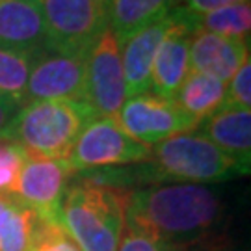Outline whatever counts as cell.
<instances>
[{
    "mask_svg": "<svg viewBox=\"0 0 251 251\" xmlns=\"http://www.w3.org/2000/svg\"><path fill=\"white\" fill-rule=\"evenodd\" d=\"M222 216L220 196L205 184H154L128 194L125 227L186 251L214 236Z\"/></svg>",
    "mask_w": 251,
    "mask_h": 251,
    "instance_id": "cell-1",
    "label": "cell"
},
{
    "mask_svg": "<svg viewBox=\"0 0 251 251\" xmlns=\"http://www.w3.org/2000/svg\"><path fill=\"white\" fill-rule=\"evenodd\" d=\"M128 192L80 177L67 186L60 224L80 251H117Z\"/></svg>",
    "mask_w": 251,
    "mask_h": 251,
    "instance_id": "cell-2",
    "label": "cell"
},
{
    "mask_svg": "<svg viewBox=\"0 0 251 251\" xmlns=\"http://www.w3.org/2000/svg\"><path fill=\"white\" fill-rule=\"evenodd\" d=\"M84 100L58 99L26 102L8 126L4 140H11L37 158H67L84 126L95 119Z\"/></svg>",
    "mask_w": 251,
    "mask_h": 251,
    "instance_id": "cell-3",
    "label": "cell"
},
{
    "mask_svg": "<svg viewBox=\"0 0 251 251\" xmlns=\"http://www.w3.org/2000/svg\"><path fill=\"white\" fill-rule=\"evenodd\" d=\"M140 182L208 184L244 175L236 162L201 134L171 136L151 147L147 162L138 164Z\"/></svg>",
    "mask_w": 251,
    "mask_h": 251,
    "instance_id": "cell-4",
    "label": "cell"
},
{
    "mask_svg": "<svg viewBox=\"0 0 251 251\" xmlns=\"http://www.w3.org/2000/svg\"><path fill=\"white\" fill-rule=\"evenodd\" d=\"M49 49L88 54L108 28V0H41Z\"/></svg>",
    "mask_w": 251,
    "mask_h": 251,
    "instance_id": "cell-5",
    "label": "cell"
},
{
    "mask_svg": "<svg viewBox=\"0 0 251 251\" xmlns=\"http://www.w3.org/2000/svg\"><path fill=\"white\" fill-rule=\"evenodd\" d=\"M149 156L151 147L125 134L114 117H95L76 138L67 162L76 173L142 164Z\"/></svg>",
    "mask_w": 251,
    "mask_h": 251,
    "instance_id": "cell-6",
    "label": "cell"
},
{
    "mask_svg": "<svg viewBox=\"0 0 251 251\" xmlns=\"http://www.w3.org/2000/svg\"><path fill=\"white\" fill-rule=\"evenodd\" d=\"M82 100L97 117H116L126 100L121 52L110 28L102 32L86 56Z\"/></svg>",
    "mask_w": 251,
    "mask_h": 251,
    "instance_id": "cell-7",
    "label": "cell"
},
{
    "mask_svg": "<svg viewBox=\"0 0 251 251\" xmlns=\"http://www.w3.org/2000/svg\"><path fill=\"white\" fill-rule=\"evenodd\" d=\"M114 119L125 134L149 147L199 126L173 100H164L149 91L128 97Z\"/></svg>",
    "mask_w": 251,
    "mask_h": 251,
    "instance_id": "cell-8",
    "label": "cell"
},
{
    "mask_svg": "<svg viewBox=\"0 0 251 251\" xmlns=\"http://www.w3.org/2000/svg\"><path fill=\"white\" fill-rule=\"evenodd\" d=\"M73 173L67 158L26 156L11 196L39 220L60 224L62 201Z\"/></svg>",
    "mask_w": 251,
    "mask_h": 251,
    "instance_id": "cell-9",
    "label": "cell"
},
{
    "mask_svg": "<svg viewBox=\"0 0 251 251\" xmlns=\"http://www.w3.org/2000/svg\"><path fill=\"white\" fill-rule=\"evenodd\" d=\"M86 56L62 54L52 49L37 52L32 60L23 104L58 99L82 100Z\"/></svg>",
    "mask_w": 251,
    "mask_h": 251,
    "instance_id": "cell-10",
    "label": "cell"
},
{
    "mask_svg": "<svg viewBox=\"0 0 251 251\" xmlns=\"http://www.w3.org/2000/svg\"><path fill=\"white\" fill-rule=\"evenodd\" d=\"M173 26L166 34L158 52L154 56L149 80V93L164 100H175L177 91L190 73V39L192 25L188 11L177 6L171 9Z\"/></svg>",
    "mask_w": 251,
    "mask_h": 251,
    "instance_id": "cell-11",
    "label": "cell"
},
{
    "mask_svg": "<svg viewBox=\"0 0 251 251\" xmlns=\"http://www.w3.org/2000/svg\"><path fill=\"white\" fill-rule=\"evenodd\" d=\"M0 49L30 56L49 49L41 0H0Z\"/></svg>",
    "mask_w": 251,
    "mask_h": 251,
    "instance_id": "cell-12",
    "label": "cell"
},
{
    "mask_svg": "<svg viewBox=\"0 0 251 251\" xmlns=\"http://www.w3.org/2000/svg\"><path fill=\"white\" fill-rule=\"evenodd\" d=\"M171 26H173V15L170 11L166 17L154 21L149 26L138 30L136 34L119 43L123 75H125L126 99L149 91L154 56L158 52L162 41Z\"/></svg>",
    "mask_w": 251,
    "mask_h": 251,
    "instance_id": "cell-13",
    "label": "cell"
},
{
    "mask_svg": "<svg viewBox=\"0 0 251 251\" xmlns=\"http://www.w3.org/2000/svg\"><path fill=\"white\" fill-rule=\"evenodd\" d=\"M250 58V39L194 32L190 39V69L229 82Z\"/></svg>",
    "mask_w": 251,
    "mask_h": 251,
    "instance_id": "cell-14",
    "label": "cell"
},
{
    "mask_svg": "<svg viewBox=\"0 0 251 251\" xmlns=\"http://www.w3.org/2000/svg\"><path fill=\"white\" fill-rule=\"evenodd\" d=\"M201 136L231 156L244 175L251 164V112L246 108L224 106L203 119L198 126Z\"/></svg>",
    "mask_w": 251,
    "mask_h": 251,
    "instance_id": "cell-15",
    "label": "cell"
},
{
    "mask_svg": "<svg viewBox=\"0 0 251 251\" xmlns=\"http://www.w3.org/2000/svg\"><path fill=\"white\" fill-rule=\"evenodd\" d=\"M177 6L179 0H108V28L119 45Z\"/></svg>",
    "mask_w": 251,
    "mask_h": 251,
    "instance_id": "cell-16",
    "label": "cell"
},
{
    "mask_svg": "<svg viewBox=\"0 0 251 251\" xmlns=\"http://www.w3.org/2000/svg\"><path fill=\"white\" fill-rule=\"evenodd\" d=\"M225 100V82L208 76L205 73L190 69L188 76L177 91L175 104L188 114L192 119L201 123L203 119L212 116L224 106Z\"/></svg>",
    "mask_w": 251,
    "mask_h": 251,
    "instance_id": "cell-17",
    "label": "cell"
},
{
    "mask_svg": "<svg viewBox=\"0 0 251 251\" xmlns=\"http://www.w3.org/2000/svg\"><path fill=\"white\" fill-rule=\"evenodd\" d=\"M188 19L194 32H210V34H218V36H225V37L250 39V32H251L250 2L231 4V6H224V8L206 11V13H192V11H188Z\"/></svg>",
    "mask_w": 251,
    "mask_h": 251,
    "instance_id": "cell-18",
    "label": "cell"
},
{
    "mask_svg": "<svg viewBox=\"0 0 251 251\" xmlns=\"http://www.w3.org/2000/svg\"><path fill=\"white\" fill-rule=\"evenodd\" d=\"M34 56L0 49V95L15 99L21 102V106L25 100L28 75Z\"/></svg>",
    "mask_w": 251,
    "mask_h": 251,
    "instance_id": "cell-19",
    "label": "cell"
},
{
    "mask_svg": "<svg viewBox=\"0 0 251 251\" xmlns=\"http://www.w3.org/2000/svg\"><path fill=\"white\" fill-rule=\"evenodd\" d=\"M26 156V152L15 142L0 138V196L13 194L15 182Z\"/></svg>",
    "mask_w": 251,
    "mask_h": 251,
    "instance_id": "cell-20",
    "label": "cell"
},
{
    "mask_svg": "<svg viewBox=\"0 0 251 251\" xmlns=\"http://www.w3.org/2000/svg\"><path fill=\"white\" fill-rule=\"evenodd\" d=\"M28 251H80L69 238L62 224H49L37 218L32 244Z\"/></svg>",
    "mask_w": 251,
    "mask_h": 251,
    "instance_id": "cell-21",
    "label": "cell"
},
{
    "mask_svg": "<svg viewBox=\"0 0 251 251\" xmlns=\"http://www.w3.org/2000/svg\"><path fill=\"white\" fill-rule=\"evenodd\" d=\"M250 88H251V60L248 58L233 75L229 88H225L224 106L246 108V110H250L251 108Z\"/></svg>",
    "mask_w": 251,
    "mask_h": 251,
    "instance_id": "cell-22",
    "label": "cell"
},
{
    "mask_svg": "<svg viewBox=\"0 0 251 251\" xmlns=\"http://www.w3.org/2000/svg\"><path fill=\"white\" fill-rule=\"evenodd\" d=\"M117 251H180V250L125 227L123 234H121V240H119V246H117Z\"/></svg>",
    "mask_w": 251,
    "mask_h": 251,
    "instance_id": "cell-23",
    "label": "cell"
},
{
    "mask_svg": "<svg viewBox=\"0 0 251 251\" xmlns=\"http://www.w3.org/2000/svg\"><path fill=\"white\" fill-rule=\"evenodd\" d=\"M19 110H21V102H17L15 99H9L6 95H0V138H4L8 126L15 119Z\"/></svg>",
    "mask_w": 251,
    "mask_h": 251,
    "instance_id": "cell-24",
    "label": "cell"
},
{
    "mask_svg": "<svg viewBox=\"0 0 251 251\" xmlns=\"http://www.w3.org/2000/svg\"><path fill=\"white\" fill-rule=\"evenodd\" d=\"M240 2H250V0H182L184 8L192 13H206V11L231 6V4H240Z\"/></svg>",
    "mask_w": 251,
    "mask_h": 251,
    "instance_id": "cell-25",
    "label": "cell"
}]
</instances>
